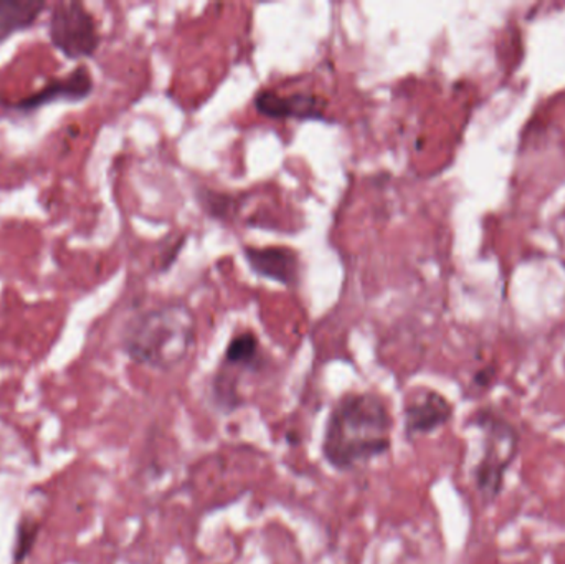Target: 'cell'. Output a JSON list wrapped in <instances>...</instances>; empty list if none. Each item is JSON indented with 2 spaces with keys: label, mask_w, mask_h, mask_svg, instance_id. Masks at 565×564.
Wrapping results in <instances>:
<instances>
[{
  "label": "cell",
  "mask_w": 565,
  "mask_h": 564,
  "mask_svg": "<svg viewBox=\"0 0 565 564\" xmlns=\"http://www.w3.org/2000/svg\"><path fill=\"white\" fill-rule=\"evenodd\" d=\"M394 426L391 407L379 394H344L329 411L322 457L341 473L362 469L391 450Z\"/></svg>",
  "instance_id": "1"
},
{
  "label": "cell",
  "mask_w": 565,
  "mask_h": 564,
  "mask_svg": "<svg viewBox=\"0 0 565 564\" xmlns=\"http://www.w3.org/2000/svg\"><path fill=\"white\" fill-rule=\"evenodd\" d=\"M195 318L184 305H161L129 318L121 344L129 360L156 371L181 366L195 347Z\"/></svg>",
  "instance_id": "2"
},
{
  "label": "cell",
  "mask_w": 565,
  "mask_h": 564,
  "mask_svg": "<svg viewBox=\"0 0 565 564\" xmlns=\"http://www.w3.org/2000/svg\"><path fill=\"white\" fill-rule=\"evenodd\" d=\"M473 421L484 436L483 456L475 467V486L481 500L490 506L503 492L508 470L520 450V434L493 411H480Z\"/></svg>",
  "instance_id": "3"
},
{
  "label": "cell",
  "mask_w": 565,
  "mask_h": 564,
  "mask_svg": "<svg viewBox=\"0 0 565 564\" xmlns=\"http://www.w3.org/2000/svg\"><path fill=\"white\" fill-rule=\"evenodd\" d=\"M52 45L68 60L92 58L102 43L95 17L85 3L58 2L49 22Z\"/></svg>",
  "instance_id": "4"
},
{
  "label": "cell",
  "mask_w": 565,
  "mask_h": 564,
  "mask_svg": "<svg viewBox=\"0 0 565 564\" xmlns=\"http://www.w3.org/2000/svg\"><path fill=\"white\" fill-rule=\"evenodd\" d=\"M455 407L434 390L415 391L404 407V433L408 440L430 436L454 419Z\"/></svg>",
  "instance_id": "5"
},
{
  "label": "cell",
  "mask_w": 565,
  "mask_h": 564,
  "mask_svg": "<svg viewBox=\"0 0 565 564\" xmlns=\"http://www.w3.org/2000/svg\"><path fill=\"white\" fill-rule=\"evenodd\" d=\"M93 92V76L85 65L73 70L63 78L50 79L42 89L12 103L9 106L13 111L32 113L50 103L66 102L78 103L88 98Z\"/></svg>",
  "instance_id": "6"
},
{
  "label": "cell",
  "mask_w": 565,
  "mask_h": 564,
  "mask_svg": "<svg viewBox=\"0 0 565 564\" xmlns=\"http://www.w3.org/2000/svg\"><path fill=\"white\" fill-rule=\"evenodd\" d=\"M255 108L260 115L274 119H321L326 106L324 99L311 93L281 96L275 92H262L255 98Z\"/></svg>",
  "instance_id": "7"
},
{
  "label": "cell",
  "mask_w": 565,
  "mask_h": 564,
  "mask_svg": "<svg viewBox=\"0 0 565 564\" xmlns=\"http://www.w3.org/2000/svg\"><path fill=\"white\" fill-rule=\"evenodd\" d=\"M250 267L262 277L270 278L282 285H292L298 280V255L291 248L265 247L245 248Z\"/></svg>",
  "instance_id": "8"
},
{
  "label": "cell",
  "mask_w": 565,
  "mask_h": 564,
  "mask_svg": "<svg viewBox=\"0 0 565 564\" xmlns=\"http://www.w3.org/2000/svg\"><path fill=\"white\" fill-rule=\"evenodd\" d=\"M45 9L43 2L0 0V45L15 33L30 29Z\"/></svg>",
  "instance_id": "9"
},
{
  "label": "cell",
  "mask_w": 565,
  "mask_h": 564,
  "mask_svg": "<svg viewBox=\"0 0 565 564\" xmlns=\"http://www.w3.org/2000/svg\"><path fill=\"white\" fill-rule=\"evenodd\" d=\"M262 364V350L254 333H241L225 350L224 366L231 370L257 371Z\"/></svg>",
  "instance_id": "10"
}]
</instances>
